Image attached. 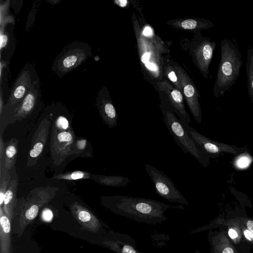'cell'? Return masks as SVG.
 Masks as SVG:
<instances>
[{"mask_svg":"<svg viewBox=\"0 0 253 253\" xmlns=\"http://www.w3.org/2000/svg\"><path fill=\"white\" fill-rule=\"evenodd\" d=\"M219 225L226 227L229 237L243 253H250L252 246L243 235L240 216L228 219L217 218L208 225L193 229L191 233L196 234L201 231L212 229Z\"/></svg>","mask_w":253,"mask_h":253,"instance_id":"7","label":"cell"},{"mask_svg":"<svg viewBox=\"0 0 253 253\" xmlns=\"http://www.w3.org/2000/svg\"><path fill=\"white\" fill-rule=\"evenodd\" d=\"M90 173L82 170H76L70 172L59 173L54 175L52 178L75 180L82 179H88L90 177Z\"/></svg>","mask_w":253,"mask_h":253,"instance_id":"21","label":"cell"},{"mask_svg":"<svg viewBox=\"0 0 253 253\" xmlns=\"http://www.w3.org/2000/svg\"><path fill=\"white\" fill-rule=\"evenodd\" d=\"M208 239L211 247L210 253H243L230 238L226 229L209 230Z\"/></svg>","mask_w":253,"mask_h":253,"instance_id":"10","label":"cell"},{"mask_svg":"<svg viewBox=\"0 0 253 253\" xmlns=\"http://www.w3.org/2000/svg\"><path fill=\"white\" fill-rule=\"evenodd\" d=\"M10 174V183L4 194L3 199V210L9 218H11L13 216L17 200L16 193L18 184V178L15 171L12 175L11 172Z\"/></svg>","mask_w":253,"mask_h":253,"instance_id":"15","label":"cell"},{"mask_svg":"<svg viewBox=\"0 0 253 253\" xmlns=\"http://www.w3.org/2000/svg\"><path fill=\"white\" fill-rule=\"evenodd\" d=\"M150 57V53L149 52H145L141 57L142 62L145 64L148 62Z\"/></svg>","mask_w":253,"mask_h":253,"instance_id":"32","label":"cell"},{"mask_svg":"<svg viewBox=\"0 0 253 253\" xmlns=\"http://www.w3.org/2000/svg\"><path fill=\"white\" fill-rule=\"evenodd\" d=\"M145 168L158 195L170 202L188 204L187 200L165 173L149 164H145Z\"/></svg>","mask_w":253,"mask_h":253,"instance_id":"5","label":"cell"},{"mask_svg":"<svg viewBox=\"0 0 253 253\" xmlns=\"http://www.w3.org/2000/svg\"><path fill=\"white\" fill-rule=\"evenodd\" d=\"M164 122L174 141L186 154H189L206 168L210 165L209 156L186 131L180 119L171 110L163 109Z\"/></svg>","mask_w":253,"mask_h":253,"instance_id":"3","label":"cell"},{"mask_svg":"<svg viewBox=\"0 0 253 253\" xmlns=\"http://www.w3.org/2000/svg\"><path fill=\"white\" fill-rule=\"evenodd\" d=\"M181 122L188 134L209 158L218 157L223 153L238 155L248 150V148L245 147H238L209 139L191 127L189 124L181 121Z\"/></svg>","mask_w":253,"mask_h":253,"instance_id":"6","label":"cell"},{"mask_svg":"<svg viewBox=\"0 0 253 253\" xmlns=\"http://www.w3.org/2000/svg\"><path fill=\"white\" fill-rule=\"evenodd\" d=\"M253 158L247 151L238 154L234 160L233 165L238 169H244L249 167Z\"/></svg>","mask_w":253,"mask_h":253,"instance_id":"22","label":"cell"},{"mask_svg":"<svg viewBox=\"0 0 253 253\" xmlns=\"http://www.w3.org/2000/svg\"><path fill=\"white\" fill-rule=\"evenodd\" d=\"M118 4H119L122 7H124L126 5L127 1L126 0H118L117 1Z\"/></svg>","mask_w":253,"mask_h":253,"instance_id":"35","label":"cell"},{"mask_svg":"<svg viewBox=\"0 0 253 253\" xmlns=\"http://www.w3.org/2000/svg\"><path fill=\"white\" fill-rule=\"evenodd\" d=\"M11 179L9 170L5 168V165L0 166V206L3 204L4 194L7 190Z\"/></svg>","mask_w":253,"mask_h":253,"instance_id":"20","label":"cell"},{"mask_svg":"<svg viewBox=\"0 0 253 253\" xmlns=\"http://www.w3.org/2000/svg\"><path fill=\"white\" fill-rule=\"evenodd\" d=\"M91 55V48L86 43L75 42L67 45L56 57L52 70L62 77L85 62Z\"/></svg>","mask_w":253,"mask_h":253,"instance_id":"4","label":"cell"},{"mask_svg":"<svg viewBox=\"0 0 253 253\" xmlns=\"http://www.w3.org/2000/svg\"><path fill=\"white\" fill-rule=\"evenodd\" d=\"M246 67L248 92L253 104V47L252 46H249L247 49Z\"/></svg>","mask_w":253,"mask_h":253,"instance_id":"19","label":"cell"},{"mask_svg":"<svg viewBox=\"0 0 253 253\" xmlns=\"http://www.w3.org/2000/svg\"><path fill=\"white\" fill-rule=\"evenodd\" d=\"M241 220V219H240ZM241 227L243 235L246 240L251 245L253 249V234L252 232L241 222Z\"/></svg>","mask_w":253,"mask_h":253,"instance_id":"26","label":"cell"},{"mask_svg":"<svg viewBox=\"0 0 253 253\" xmlns=\"http://www.w3.org/2000/svg\"><path fill=\"white\" fill-rule=\"evenodd\" d=\"M87 145V140L85 139H80L75 141L73 145V154L83 152Z\"/></svg>","mask_w":253,"mask_h":253,"instance_id":"24","label":"cell"},{"mask_svg":"<svg viewBox=\"0 0 253 253\" xmlns=\"http://www.w3.org/2000/svg\"><path fill=\"white\" fill-rule=\"evenodd\" d=\"M39 207L34 204L32 205L25 212V217L29 220L34 219L38 213Z\"/></svg>","mask_w":253,"mask_h":253,"instance_id":"25","label":"cell"},{"mask_svg":"<svg viewBox=\"0 0 253 253\" xmlns=\"http://www.w3.org/2000/svg\"><path fill=\"white\" fill-rule=\"evenodd\" d=\"M104 244L116 253H144L138 251L135 241L125 233L112 232Z\"/></svg>","mask_w":253,"mask_h":253,"instance_id":"12","label":"cell"},{"mask_svg":"<svg viewBox=\"0 0 253 253\" xmlns=\"http://www.w3.org/2000/svg\"><path fill=\"white\" fill-rule=\"evenodd\" d=\"M53 125L60 130H68L71 128L68 120L63 116H59L54 121Z\"/></svg>","mask_w":253,"mask_h":253,"instance_id":"23","label":"cell"},{"mask_svg":"<svg viewBox=\"0 0 253 253\" xmlns=\"http://www.w3.org/2000/svg\"><path fill=\"white\" fill-rule=\"evenodd\" d=\"M18 141L12 138L5 144V168L8 170L12 169L15 164L17 154Z\"/></svg>","mask_w":253,"mask_h":253,"instance_id":"17","label":"cell"},{"mask_svg":"<svg viewBox=\"0 0 253 253\" xmlns=\"http://www.w3.org/2000/svg\"><path fill=\"white\" fill-rule=\"evenodd\" d=\"M243 65L242 55L238 47L229 39L220 42V59L216 79L213 87L215 97L223 96L235 84Z\"/></svg>","mask_w":253,"mask_h":253,"instance_id":"2","label":"cell"},{"mask_svg":"<svg viewBox=\"0 0 253 253\" xmlns=\"http://www.w3.org/2000/svg\"><path fill=\"white\" fill-rule=\"evenodd\" d=\"M143 34L145 36H151L153 34L152 30L150 27L147 26L144 28Z\"/></svg>","mask_w":253,"mask_h":253,"instance_id":"31","label":"cell"},{"mask_svg":"<svg viewBox=\"0 0 253 253\" xmlns=\"http://www.w3.org/2000/svg\"><path fill=\"white\" fill-rule=\"evenodd\" d=\"M241 221L243 223L253 234V218L246 216H240Z\"/></svg>","mask_w":253,"mask_h":253,"instance_id":"29","label":"cell"},{"mask_svg":"<svg viewBox=\"0 0 253 253\" xmlns=\"http://www.w3.org/2000/svg\"><path fill=\"white\" fill-rule=\"evenodd\" d=\"M97 106L100 116L104 123L110 128H113L116 126L118 115L112 102L99 95L97 102Z\"/></svg>","mask_w":253,"mask_h":253,"instance_id":"14","label":"cell"},{"mask_svg":"<svg viewBox=\"0 0 253 253\" xmlns=\"http://www.w3.org/2000/svg\"><path fill=\"white\" fill-rule=\"evenodd\" d=\"M39 84L40 78L35 68L31 64L26 65L17 76L7 105L11 106L20 102Z\"/></svg>","mask_w":253,"mask_h":253,"instance_id":"8","label":"cell"},{"mask_svg":"<svg viewBox=\"0 0 253 253\" xmlns=\"http://www.w3.org/2000/svg\"><path fill=\"white\" fill-rule=\"evenodd\" d=\"M0 238L1 253H9V235L10 231V222L9 218L3 214L2 207H0Z\"/></svg>","mask_w":253,"mask_h":253,"instance_id":"16","label":"cell"},{"mask_svg":"<svg viewBox=\"0 0 253 253\" xmlns=\"http://www.w3.org/2000/svg\"><path fill=\"white\" fill-rule=\"evenodd\" d=\"M145 65L147 68H148L150 70L156 71L157 70V66L153 63H151L148 62L145 63Z\"/></svg>","mask_w":253,"mask_h":253,"instance_id":"34","label":"cell"},{"mask_svg":"<svg viewBox=\"0 0 253 253\" xmlns=\"http://www.w3.org/2000/svg\"><path fill=\"white\" fill-rule=\"evenodd\" d=\"M94 180L102 185L111 187H122L127 185L130 180L122 175H96Z\"/></svg>","mask_w":253,"mask_h":253,"instance_id":"18","label":"cell"},{"mask_svg":"<svg viewBox=\"0 0 253 253\" xmlns=\"http://www.w3.org/2000/svg\"><path fill=\"white\" fill-rule=\"evenodd\" d=\"M108 206L116 213L136 221L155 224L168 219L166 211L170 209H183L155 200L129 196L116 195L107 198Z\"/></svg>","mask_w":253,"mask_h":253,"instance_id":"1","label":"cell"},{"mask_svg":"<svg viewBox=\"0 0 253 253\" xmlns=\"http://www.w3.org/2000/svg\"><path fill=\"white\" fill-rule=\"evenodd\" d=\"M5 144L2 134L0 135V165H5Z\"/></svg>","mask_w":253,"mask_h":253,"instance_id":"27","label":"cell"},{"mask_svg":"<svg viewBox=\"0 0 253 253\" xmlns=\"http://www.w3.org/2000/svg\"><path fill=\"white\" fill-rule=\"evenodd\" d=\"M50 121L46 117L43 120L33 137L31 149L29 151L27 165L33 166L38 160L46 144Z\"/></svg>","mask_w":253,"mask_h":253,"instance_id":"11","label":"cell"},{"mask_svg":"<svg viewBox=\"0 0 253 253\" xmlns=\"http://www.w3.org/2000/svg\"><path fill=\"white\" fill-rule=\"evenodd\" d=\"M41 90L40 84L29 92L20 102L11 106H15L14 113L18 120L26 118L30 115L40 101Z\"/></svg>","mask_w":253,"mask_h":253,"instance_id":"13","label":"cell"},{"mask_svg":"<svg viewBox=\"0 0 253 253\" xmlns=\"http://www.w3.org/2000/svg\"><path fill=\"white\" fill-rule=\"evenodd\" d=\"M168 77L169 79L173 82H176L177 80L176 76L174 71L170 72L168 74Z\"/></svg>","mask_w":253,"mask_h":253,"instance_id":"33","label":"cell"},{"mask_svg":"<svg viewBox=\"0 0 253 253\" xmlns=\"http://www.w3.org/2000/svg\"><path fill=\"white\" fill-rule=\"evenodd\" d=\"M42 217L46 221H50L53 217L52 211L48 209H45L42 212Z\"/></svg>","mask_w":253,"mask_h":253,"instance_id":"30","label":"cell"},{"mask_svg":"<svg viewBox=\"0 0 253 253\" xmlns=\"http://www.w3.org/2000/svg\"><path fill=\"white\" fill-rule=\"evenodd\" d=\"M75 141V135L72 127L63 131L57 129L53 125L50 147L54 164H61L68 156L73 154Z\"/></svg>","mask_w":253,"mask_h":253,"instance_id":"9","label":"cell"},{"mask_svg":"<svg viewBox=\"0 0 253 253\" xmlns=\"http://www.w3.org/2000/svg\"><path fill=\"white\" fill-rule=\"evenodd\" d=\"M198 25L197 21L193 19L185 20L181 23V27L185 29H193Z\"/></svg>","mask_w":253,"mask_h":253,"instance_id":"28","label":"cell"}]
</instances>
